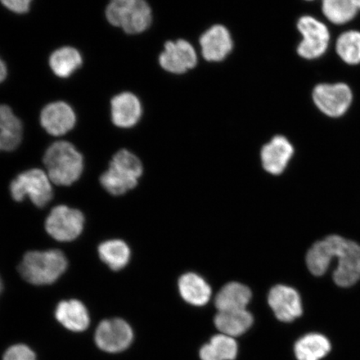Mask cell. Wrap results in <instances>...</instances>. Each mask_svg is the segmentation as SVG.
I'll return each instance as SVG.
<instances>
[{
	"label": "cell",
	"mask_w": 360,
	"mask_h": 360,
	"mask_svg": "<svg viewBox=\"0 0 360 360\" xmlns=\"http://www.w3.org/2000/svg\"><path fill=\"white\" fill-rule=\"evenodd\" d=\"M331 262L337 259L333 278L338 286L349 288L360 281V245L344 237L325 238Z\"/></svg>",
	"instance_id": "cell-2"
},
{
	"label": "cell",
	"mask_w": 360,
	"mask_h": 360,
	"mask_svg": "<svg viewBox=\"0 0 360 360\" xmlns=\"http://www.w3.org/2000/svg\"><path fill=\"white\" fill-rule=\"evenodd\" d=\"M331 344L321 334H309L296 342L295 354L298 360H321L330 352Z\"/></svg>",
	"instance_id": "cell-22"
},
{
	"label": "cell",
	"mask_w": 360,
	"mask_h": 360,
	"mask_svg": "<svg viewBox=\"0 0 360 360\" xmlns=\"http://www.w3.org/2000/svg\"><path fill=\"white\" fill-rule=\"evenodd\" d=\"M268 302L278 321L292 322L303 313L300 295L294 288L276 285L269 291Z\"/></svg>",
	"instance_id": "cell-11"
},
{
	"label": "cell",
	"mask_w": 360,
	"mask_h": 360,
	"mask_svg": "<svg viewBox=\"0 0 360 360\" xmlns=\"http://www.w3.org/2000/svg\"><path fill=\"white\" fill-rule=\"evenodd\" d=\"M252 298L249 287L238 282L224 285L216 295L215 306L218 311L245 309Z\"/></svg>",
	"instance_id": "cell-20"
},
{
	"label": "cell",
	"mask_w": 360,
	"mask_h": 360,
	"mask_svg": "<svg viewBox=\"0 0 360 360\" xmlns=\"http://www.w3.org/2000/svg\"><path fill=\"white\" fill-rule=\"evenodd\" d=\"M322 11L333 24L344 25L352 20L359 10L356 0H323Z\"/></svg>",
	"instance_id": "cell-26"
},
{
	"label": "cell",
	"mask_w": 360,
	"mask_h": 360,
	"mask_svg": "<svg viewBox=\"0 0 360 360\" xmlns=\"http://www.w3.org/2000/svg\"><path fill=\"white\" fill-rule=\"evenodd\" d=\"M4 360H36L34 351L25 345H16L8 348Z\"/></svg>",
	"instance_id": "cell-29"
},
{
	"label": "cell",
	"mask_w": 360,
	"mask_h": 360,
	"mask_svg": "<svg viewBox=\"0 0 360 360\" xmlns=\"http://www.w3.org/2000/svg\"><path fill=\"white\" fill-rule=\"evenodd\" d=\"M22 124L10 106L0 105V151H12L20 145Z\"/></svg>",
	"instance_id": "cell-16"
},
{
	"label": "cell",
	"mask_w": 360,
	"mask_h": 360,
	"mask_svg": "<svg viewBox=\"0 0 360 360\" xmlns=\"http://www.w3.org/2000/svg\"><path fill=\"white\" fill-rule=\"evenodd\" d=\"M238 354V345L233 338L223 334L215 335L200 349L202 360H233Z\"/></svg>",
	"instance_id": "cell-23"
},
{
	"label": "cell",
	"mask_w": 360,
	"mask_h": 360,
	"mask_svg": "<svg viewBox=\"0 0 360 360\" xmlns=\"http://www.w3.org/2000/svg\"><path fill=\"white\" fill-rule=\"evenodd\" d=\"M111 120L117 127L132 128L141 120L143 107L134 94L124 92L117 94L110 103Z\"/></svg>",
	"instance_id": "cell-14"
},
{
	"label": "cell",
	"mask_w": 360,
	"mask_h": 360,
	"mask_svg": "<svg viewBox=\"0 0 360 360\" xmlns=\"http://www.w3.org/2000/svg\"><path fill=\"white\" fill-rule=\"evenodd\" d=\"M40 123L46 132L53 136H61L73 129L76 115L69 103L56 101L49 103L40 114Z\"/></svg>",
	"instance_id": "cell-13"
},
{
	"label": "cell",
	"mask_w": 360,
	"mask_h": 360,
	"mask_svg": "<svg viewBox=\"0 0 360 360\" xmlns=\"http://www.w3.org/2000/svg\"><path fill=\"white\" fill-rule=\"evenodd\" d=\"M136 2L137 0H110L105 11L108 22L112 26L121 27Z\"/></svg>",
	"instance_id": "cell-28"
},
{
	"label": "cell",
	"mask_w": 360,
	"mask_h": 360,
	"mask_svg": "<svg viewBox=\"0 0 360 360\" xmlns=\"http://www.w3.org/2000/svg\"><path fill=\"white\" fill-rule=\"evenodd\" d=\"M143 173L141 160L127 150L116 153L110 168L102 174L101 183L112 195H124L137 186Z\"/></svg>",
	"instance_id": "cell-4"
},
{
	"label": "cell",
	"mask_w": 360,
	"mask_h": 360,
	"mask_svg": "<svg viewBox=\"0 0 360 360\" xmlns=\"http://www.w3.org/2000/svg\"><path fill=\"white\" fill-rule=\"evenodd\" d=\"M313 101L323 114L338 118L349 109L353 101V93L344 83L321 84L314 89Z\"/></svg>",
	"instance_id": "cell-7"
},
{
	"label": "cell",
	"mask_w": 360,
	"mask_h": 360,
	"mask_svg": "<svg viewBox=\"0 0 360 360\" xmlns=\"http://www.w3.org/2000/svg\"><path fill=\"white\" fill-rule=\"evenodd\" d=\"M98 254L103 262L112 270L122 269L128 264L130 259L129 246L120 240L103 243L98 247Z\"/></svg>",
	"instance_id": "cell-25"
},
{
	"label": "cell",
	"mask_w": 360,
	"mask_h": 360,
	"mask_svg": "<svg viewBox=\"0 0 360 360\" xmlns=\"http://www.w3.org/2000/svg\"><path fill=\"white\" fill-rule=\"evenodd\" d=\"M336 51L346 64H360V32L356 30L346 31L340 35L336 41Z\"/></svg>",
	"instance_id": "cell-27"
},
{
	"label": "cell",
	"mask_w": 360,
	"mask_h": 360,
	"mask_svg": "<svg viewBox=\"0 0 360 360\" xmlns=\"http://www.w3.org/2000/svg\"><path fill=\"white\" fill-rule=\"evenodd\" d=\"M134 333L127 322L121 319H105L98 326L96 342L98 348L108 353H120L132 344Z\"/></svg>",
	"instance_id": "cell-9"
},
{
	"label": "cell",
	"mask_w": 360,
	"mask_h": 360,
	"mask_svg": "<svg viewBox=\"0 0 360 360\" xmlns=\"http://www.w3.org/2000/svg\"><path fill=\"white\" fill-rule=\"evenodd\" d=\"M159 63L162 69L169 73L184 74L196 66L197 52L195 47L187 40L168 41L160 55Z\"/></svg>",
	"instance_id": "cell-10"
},
{
	"label": "cell",
	"mask_w": 360,
	"mask_h": 360,
	"mask_svg": "<svg viewBox=\"0 0 360 360\" xmlns=\"http://www.w3.org/2000/svg\"><path fill=\"white\" fill-rule=\"evenodd\" d=\"M67 266V259L60 250L32 251L26 253L19 269L27 282L44 285L56 282Z\"/></svg>",
	"instance_id": "cell-3"
},
{
	"label": "cell",
	"mask_w": 360,
	"mask_h": 360,
	"mask_svg": "<svg viewBox=\"0 0 360 360\" xmlns=\"http://www.w3.org/2000/svg\"><path fill=\"white\" fill-rule=\"evenodd\" d=\"M84 224V215L80 211L60 205L49 214L45 228L55 240L68 242L75 240L80 235Z\"/></svg>",
	"instance_id": "cell-8"
},
{
	"label": "cell",
	"mask_w": 360,
	"mask_h": 360,
	"mask_svg": "<svg viewBox=\"0 0 360 360\" xmlns=\"http://www.w3.org/2000/svg\"><path fill=\"white\" fill-rule=\"evenodd\" d=\"M294 153V147L289 139L282 135H277L261 150V161L264 169L274 175L281 174Z\"/></svg>",
	"instance_id": "cell-15"
},
{
	"label": "cell",
	"mask_w": 360,
	"mask_h": 360,
	"mask_svg": "<svg viewBox=\"0 0 360 360\" xmlns=\"http://www.w3.org/2000/svg\"><path fill=\"white\" fill-rule=\"evenodd\" d=\"M297 28L302 35V41L297 52L305 60H315L325 55L330 41V31L321 21L313 16L304 15L297 22Z\"/></svg>",
	"instance_id": "cell-6"
},
{
	"label": "cell",
	"mask_w": 360,
	"mask_h": 360,
	"mask_svg": "<svg viewBox=\"0 0 360 360\" xmlns=\"http://www.w3.org/2000/svg\"><path fill=\"white\" fill-rule=\"evenodd\" d=\"M308 1H310V0H308Z\"/></svg>",
	"instance_id": "cell-33"
},
{
	"label": "cell",
	"mask_w": 360,
	"mask_h": 360,
	"mask_svg": "<svg viewBox=\"0 0 360 360\" xmlns=\"http://www.w3.org/2000/svg\"><path fill=\"white\" fill-rule=\"evenodd\" d=\"M202 56L209 62L225 60L233 51V41L231 32L221 25L211 26L200 39Z\"/></svg>",
	"instance_id": "cell-12"
},
{
	"label": "cell",
	"mask_w": 360,
	"mask_h": 360,
	"mask_svg": "<svg viewBox=\"0 0 360 360\" xmlns=\"http://www.w3.org/2000/svg\"><path fill=\"white\" fill-rule=\"evenodd\" d=\"M49 63L53 74L58 77L67 79L82 66L83 57L78 49L65 46L53 52Z\"/></svg>",
	"instance_id": "cell-21"
},
{
	"label": "cell",
	"mask_w": 360,
	"mask_h": 360,
	"mask_svg": "<svg viewBox=\"0 0 360 360\" xmlns=\"http://www.w3.org/2000/svg\"><path fill=\"white\" fill-rule=\"evenodd\" d=\"M32 1L33 0H0L8 11L19 15L28 13Z\"/></svg>",
	"instance_id": "cell-30"
},
{
	"label": "cell",
	"mask_w": 360,
	"mask_h": 360,
	"mask_svg": "<svg viewBox=\"0 0 360 360\" xmlns=\"http://www.w3.org/2000/svg\"><path fill=\"white\" fill-rule=\"evenodd\" d=\"M356 3H357L359 10H360V0H356Z\"/></svg>",
	"instance_id": "cell-32"
},
{
	"label": "cell",
	"mask_w": 360,
	"mask_h": 360,
	"mask_svg": "<svg viewBox=\"0 0 360 360\" xmlns=\"http://www.w3.org/2000/svg\"><path fill=\"white\" fill-rule=\"evenodd\" d=\"M178 285L180 295L191 305L204 306L209 302L212 295L209 283L195 273L183 274Z\"/></svg>",
	"instance_id": "cell-17"
},
{
	"label": "cell",
	"mask_w": 360,
	"mask_h": 360,
	"mask_svg": "<svg viewBox=\"0 0 360 360\" xmlns=\"http://www.w3.org/2000/svg\"><path fill=\"white\" fill-rule=\"evenodd\" d=\"M44 163L51 181L58 186H70L82 174V155L72 143L58 141L49 147L44 157Z\"/></svg>",
	"instance_id": "cell-1"
},
{
	"label": "cell",
	"mask_w": 360,
	"mask_h": 360,
	"mask_svg": "<svg viewBox=\"0 0 360 360\" xmlns=\"http://www.w3.org/2000/svg\"><path fill=\"white\" fill-rule=\"evenodd\" d=\"M13 199L22 201L28 196L36 206L43 208L52 200L53 190L48 174L43 170L33 169L21 173L11 184Z\"/></svg>",
	"instance_id": "cell-5"
},
{
	"label": "cell",
	"mask_w": 360,
	"mask_h": 360,
	"mask_svg": "<svg viewBox=\"0 0 360 360\" xmlns=\"http://www.w3.org/2000/svg\"><path fill=\"white\" fill-rule=\"evenodd\" d=\"M56 316L63 326L71 331H84L89 325L88 310L79 300L62 301L57 306Z\"/></svg>",
	"instance_id": "cell-18"
},
{
	"label": "cell",
	"mask_w": 360,
	"mask_h": 360,
	"mask_svg": "<svg viewBox=\"0 0 360 360\" xmlns=\"http://www.w3.org/2000/svg\"><path fill=\"white\" fill-rule=\"evenodd\" d=\"M253 322L254 318L247 309L219 311L214 318V325L218 330L232 338L245 334Z\"/></svg>",
	"instance_id": "cell-19"
},
{
	"label": "cell",
	"mask_w": 360,
	"mask_h": 360,
	"mask_svg": "<svg viewBox=\"0 0 360 360\" xmlns=\"http://www.w3.org/2000/svg\"><path fill=\"white\" fill-rule=\"evenodd\" d=\"M2 290H3V283H2L1 278H0V294H1Z\"/></svg>",
	"instance_id": "cell-31"
},
{
	"label": "cell",
	"mask_w": 360,
	"mask_h": 360,
	"mask_svg": "<svg viewBox=\"0 0 360 360\" xmlns=\"http://www.w3.org/2000/svg\"><path fill=\"white\" fill-rule=\"evenodd\" d=\"M152 21L153 13L150 4L146 0H137L125 17L121 28L126 34H142L150 28Z\"/></svg>",
	"instance_id": "cell-24"
}]
</instances>
